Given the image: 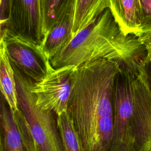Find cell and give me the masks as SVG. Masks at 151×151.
<instances>
[{"label": "cell", "mask_w": 151, "mask_h": 151, "mask_svg": "<svg viewBox=\"0 0 151 151\" xmlns=\"http://www.w3.org/2000/svg\"><path fill=\"white\" fill-rule=\"evenodd\" d=\"M57 126L65 151H84L83 143L67 111L57 116Z\"/></svg>", "instance_id": "obj_13"}, {"label": "cell", "mask_w": 151, "mask_h": 151, "mask_svg": "<svg viewBox=\"0 0 151 151\" xmlns=\"http://www.w3.org/2000/svg\"><path fill=\"white\" fill-rule=\"evenodd\" d=\"M107 8L109 0H75L72 37Z\"/></svg>", "instance_id": "obj_12"}, {"label": "cell", "mask_w": 151, "mask_h": 151, "mask_svg": "<svg viewBox=\"0 0 151 151\" xmlns=\"http://www.w3.org/2000/svg\"><path fill=\"white\" fill-rule=\"evenodd\" d=\"M11 112L21 134L25 151H41L31 134L28 124L21 110H11Z\"/></svg>", "instance_id": "obj_14"}, {"label": "cell", "mask_w": 151, "mask_h": 151, "mask_svg": "<svg viewBox=\"0 0 151 151\" xmlns=\"http://www.w3.org/2000/svg\"><path fill=\"white\" fill-rule=\"evenodd\" d=\"M122 64L98 59L78 67L67 111L84 151H108L113 119V87Z\"/></svg>", "instance_id": "obj_1"}, {"label": "cell", "mask_w": 151, "mask_h": 151, "mask_svg": "<svg viewBox=\"0 0 151 151\" xmlns=\"http://www.w3.org/2000/svg\"><path fill=\"white\" fill-rule=\"evenodd\" d=\"M75 0H65L41 47L50 60L72 38Z\"/></svg>", "instance_id": "obj_8"}, {"label": "cell", "mask_w": 151, "mask_h": 151, "mask_svg": "<svg viewBox=\"0 0 151 151\" xmlns=\"http://www.w3.org/2000/svg\"><path fill=\"white\" fill-rule=\"evenodd\" d=\"M1 39L11 65L35 82L42 80L54 68L41 45L34 40L6 28L1 30Z\"/></svg>", "instance_id": "obj_5"}, {"label": "cell", "mask_w": 151, "mask_h": 151, "mask_svg": "<svg viewBox=\"0 0 151 151\" xmlns=\"http://www.w3.org/2000/svg\"><path fill=\"white\" fill-rule=\"evenodd\" d=\"M143 50L138 37L124 34L107 8L73 37L50 63L57 69L68 65L78 67L103 58L133 67L142 59Z\"/></svg>", "instance_id": "obj_2"}, {"label": "cell", "mask_w": 151, "mask_h": 151, "mask_svg": "<svg viewBox=\"0 0 151 151\" xmlns=\"http://www.w3.org/2000/svg\"><path fill=\"white\" fill-rule=\"evenodd\" d=\"M65 1V0H41L42 17L45 34L54 23Z\"/></svg>", "instance_id": "obj_15"}, {"label": "cell", "mask_w": 151, "mask_h": 151, "mask_svg": "<svg viewBox=\"0 0 151 151\" xmlns=\"http://www.w3.org/2000/svg\"><path fill=\"white\" fill-rule=\"evenodd\" d=\"M138 1L140 15L139 36L142 34L151 32V0H138Z\"/></svg>", "instance_id": "obj_16"}, {"label": "cell", "mask_w": 151, "mask_h": 151, "mask_svg": "<svg viewBox=\"0 0 151 151\" xmlns=\"http://www.w3.org/2000/svg\"><path fill=\"white\" fill-rule=\"evenodd\" d=\"M12 67L19 109L25 117L40 150L65 151L57 126V115L52 111L42 110L38 107L32 92L35 81L16 67Z\"/></svg>", "instance_id": "obj_3"}, {"label": "cell", "mask_w": 151, "mask_h": 151, "mask_svg": "<svg viewBox=\"0 0 151 151\" xmlns=\"http://www.w3.org/2000/svg\"><path fill=\"white\" fill-rule=\"evenodd\" d=\"M1 149L4 151H25L23 141L11 110L1 94L0 107Z\"/></svg>", "instance_id": "obj_10"}, {"label": "cell", "mask_w": 151, "mask_h": 151, "mask_svg": "<svg viewBox=\"0 0 151 151\" xmlns=\"http://www.w3.org/2000/svg\"><path fill=\"white\" fill-rule=\"evenodd\" d=\"M0 88L11 110H19L16 81L13 67L8 56L5 44L2 40L0 42Z\"/></svg>", "instance_id": "obj_11"}, {"label": "cell", "mask_w": 151, "mask_h": 151, "mask_svg": "<svg viewBox=\"0 0 151 151\" xmlns=\"http://www.w3.org/2000/svg\"><path fill=\"white\" fill-rule=\"evenodd\" d=\"M139 62L133 67L122 65L116 77L113 97V128L108 151H135L134 82Z\"/></svg>", "instance_id": "obj_4"}, {"label": "cell", "mask_w": 151, "mask_h": 151, "mask_svg": "<svg viewBox=\"0 0 151 151\" xmlns=\"http://www.w3.org/2000/svg\"><path fill=\"white\" fill-rule=\"evenodd\" d=\"M139 70L151 96V54L147 53L139 64Z\"/></svg>", "instance_id": "obj_17"}, {"label": "cell", "mask_w": 151, "mask_h": 151, "mask_svg": "<svg viewBox=\"0 0 151 151\" xmlns=\"http://www.w3.org/2000/svg\"><path fill=\"white\" fill-rule=\"evenodd\" d=\"M76 68L68 65L53 68L42 80L34 83L32 92L40 109L52 111L57 116L67 111Z\"/></svg>", "instance_id": "obj_6"}, {"label": "cell", "mask_w": 151, "mask_h": 151, "mask_svg": "<svg viewBox=\"0 0 151 151\" xmlns=\"http://www.w3.org/2000/svg\"><path fill=\"white\" fill-rule=\"evenodd\" d=\"M4 28L41 45L45 35L41 0H8L7 22Z\"/></svg>", "instance_id": "obj_7"}, {"label": "cell", "mask_w": 151, "mask_h": 151, "mask_svg": "<svg viewBox=\"0 0 151 151\" xmlns=\"http://www.w3.org/2000/svg\"><path fill=\"white\" fill-rule=\"evenodd\" d=\"M138 38L140 42L144 46L146 52L151 54V32L142 34Z\"/></svg>", "instance_id": "obj_18"}, {"label": "cell", "mask_w": 151, "mask_h": 151, "mask_svg": "<svg viewBox=\"0 0 151 151\" xmlns=\"http://www.w3.org/2000/svg\"><path fill=\"white\" fill-rule=\"evenodd\" d=\"M109 9L124 34L138 37L140 32L138 0H109Z\"/></svg>", "instance_id": "obj_9"}]
</instances>
